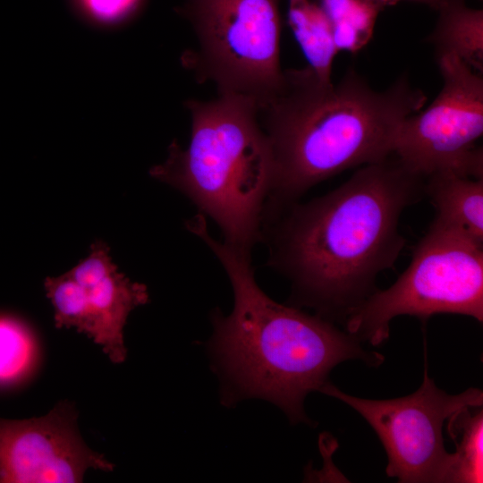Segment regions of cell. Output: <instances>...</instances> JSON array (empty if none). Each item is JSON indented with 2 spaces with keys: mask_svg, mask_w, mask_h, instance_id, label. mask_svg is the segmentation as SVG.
<instances>
[{
  "mask_svg": "<svg viewBox=\"0 0 483 483\" xmlns=\"http://www.w3.org/2000/svg\"><path fill=\"white\" fill-rule=\"evenodd\" d=\"M434 221L483 244V178L438 173L425 178Z\"/></svg>",
  "mask_w": 483,
  "mask_h": 483,
  "instance_id": "11",
  "label": "cell"
},
{
  "mask_svg": "<svg viewBox=\"0 0 483 483\" xmlns=\"http://www.w3.org/2000/svg\"><path fill=\"white\" fill-rule=\"evenodd\" d=\"M426 102L407 73L378 90L353 68L337 82L309 66L284 70L279 89L258 105L275 166L266 218L320 182L391 156L400 124Z\"/></svg>",
  "mask_w": 483,
  "mask_h": 483,
  "instance_id": "2",
  "label": "cell"
},
{
  "mask_svg": "<svg viewBox=\"0 0 483 483\" xmlns=\"http://www.w3.org/2000/svg\"><path fill=\"white\" fill-rule=\"evenodd\" d=\"M320 392L345 402L369 422L386 452L387 476L406 483L447 481L453 453L444 446V422L461 410L483 403L478 388L459 394L439 389L428 377L427 366L420 387L404 397L363 399L329 382Z\"/></svg>",
  "mask_w": 483,
  "mask_h": 483,
  "instance_id": "8",
  "label": "cell"
},
{
  "mask_svg": "<svg viewBox=\"0 0 483 483\" xmlns=\"http://www.w3.org/2000/svg\"><path fill=\"white\" fill-rule=\"evenodd\" d=\"M186 227L214 252L233 287L232 312L213 317V348L228 386L240 398L267 400L291 421L307 422L304 399L321 391L334 367L352 359L372 366L384 360L329 319L269 298L255 280L250 250L212 237L202 214Z\"/></svg>",
  "mask_w": 483,
  "mask_h": 483,
  "instance_id": "3",
  "label": "cell"
},
{
  "mask_svg": "<svg viewBox=\"0 0 483 483\" xmlns=\"http://www.w3.org/2000/svg\"><path fill=\"white\" fill-rule=\"evenodd\" d=\"M436 10V22L425 38L436 57L454 55L482 74L483 11L470 7L464 0H443Z\"/></svg>",
  "mask_w": 483,
  "mask_h": 483,
  "instance_id": "12",
  "label": "cell"
},
{
  "mask_svg": "<svg viewBox=\"0 0 483 483\" xmlns=\"http://www.w3.org/2000/svg\"><path fill=\"white\" fill-rule=\"evenodd\" d=\"M443 84L434 100L400 124L393 155L411 173L483 178V76L454 55L436 57Z\"/></svg>",
  "mask_w": 483,
  "mask_h": 483,
  "instance_id": "7",
  "label": "cell"
},
{
  "mask_svg": "<svg viewBox=\"0 0 483 483\" xmlns=\"http://www.w3.org/2000/svg\"><path fill=\"white\" fill-rule=\"evenodd\" d=\"M288 21L309 65L321 79L331 80L339 53L329 19L318 0H288Z\"/></svg>",
  "mask_w": 483,
  "mask_h": 483,
  "instance_id": "13",
  "label": "cell"
},
{
  "mask_svg": "<svg viewBox=\"0 0 483 483\" xmlns=\"http://www.w3.org/2000/svg\"><path fill=\"white\" fill-rule=\"evenodd\" d=\"M143 0H76L83 13L90 20L104 24H115L132 16Z\"/></svg>",
  "mask_w": 483,
  "mask_h": 483,
  "instance_id": "17",
  "label": "cell"
},
{
  "mask_svg": "<svg viewBox=\"0 0 483 483\" xmlns=\"http://www.w3.org/2000/svg\"><path fill=\"white\" fill-rule=\"evenodd\" d=\"M386 1L391 5H393V4H395L397 2H399L401 0H386ZM406 1H411V2L424 4H427V5H428L431 8L436 10L443 0H406Z\"/></svg>",
  "mask_w": 483,
  "mask_h": 483,
  "instance_id": "18",
  "label": "cell"
},
{
  "mask_svg": "<svg viewBox=\"0 0 483 483\" xmlns=\"http://www.w3.org/2000/svg\"><path fill=\"white\" fill-rule=\"evenodd\" d=\"M481 406L461 410L447 420L456 452L446 482L481 483L483 480V411Z\"/></svg>",
  "mask_w": 483,
  "mask_h": 483,
  "instance_id": "15",
  "label": "cell"
},
{
  "mask_svg": "<svg viewBox=\"0 0 483 483\" xmlns=\"http://www.w3.org/2000/svg\"><path fill=\"white\" fill-rule=\"evenodd\" d=\"M424 181L392 154L321 197L288 205L271 219L269 265L291 280L297 302L345 319L398 258L401 216L424 194Z\"/></svg>",
  "mask_w": 483,
  "mask_h": 483,
  "instance_id": "1",
  "label": "cell"
},
{
  "mask_svg": "<svg viewBox=\"0 0 483 483\" xmlns=\"http://www.w3.org/2000/svg\"><path fill=\"white\" fill-rule=\"evenodd\" d=\"M333 30L335 47L355 54L370 41L379 13L391 4L386 0H318Z\"/></svg>",
  "mask_w": 483,
  "mask_h": 483,
  "instance_id": "14",
  "label": "cell"
},
{
  "mask_svg": "<svg viewBox=\"0 0 483 483\" xmlns=\"http://www.w3.org/2000/svg\"><path fill=\"white\" fill-rule=\"evenodd\" d=\"M77 416L64 401L39 418H0V483H79L89 468L113 470L82 440Z\"/></svg>",
  "mask_w": 483,
  "mask_h": 483,
  "instance_id": "9",
  "label": "cell"
},
{
  "mask_svg": "<svg viewBox=\"0 0 483 483\" xmlns=\"http://www.w3.org/2000/svg\"><path fill=\"white\" fill-rule=\"evenodd\" d=\"M179 13L198 41L184 63L200 80L258 105L279 89L284 80L279 0H186Z\"/></svg>",
  "mask_w": 483,
  "mask_h": 483,
  "instance_id": "6",
  "label": "cell"
},
{
  "mask_svg": "<svg viewBox=\"0 0 483 483\" xmlns=\"http://www.w3.org/2000/svg\"><path fill=\"white\" fill-rule=\"evenodd\" d=\"M38 359V346L30 326L13 315L0 313V388L27 379Z\"/></svg>",
  "mask_w": 483,
  "mask_h": 483,
  "instance_id": "16",
  "label": "cell"
},
{
  "mask_svg": "<svg viewBox=\"0 0 483 483\" xmlns=\"http://www.w3.org/2000/svg\"><path fill=\"white\" fill-rule=\"evenodd\" d=\"M68 273L82 290L92 323L91 338L114 363L123 362L127 354L123 327L131 311L148 301L146 285L121 273L102 242H95L89 254Z\"/></svg>",
  "mask_w": 483,
  "mask_h": 483,
  "instance_id": "10",
  "label": "cell"
},
{
  "mask_svg": "<svg viewBox=\"0 0 483 483\" xmlns=\"http://www.w3.org/2000/svg\"><path fill=\"white\" fill-rule=\"evenodd\" d=\"M189 144L173 142L166 160L150 170L155 179L187 196L212 218L225 242L250 250L262 239L275 166L272 146L250 97L218 92L190 100Z\"/></svg>",
  "mask_w": 483,
  "mask_h": 483,
  "instance_id": "4",
  "label": "cell"
},
{
  "mask_svg": "<svg viewBox=\"0 0 483 483\" xmlns=\"http://www.w3.org/2000/svg\"><path fill=\"white\" fill-rule=\"evenodd\" d=\"M440 313L483 321V244L432 221L394 284L376 290L346 317V331L377 346L397 316Z\"/></svg>",
  "mask_w": 483,
  "mask_h": 483,
  "instance_id": "5",
  "label": "cell"
}]
</instances>
